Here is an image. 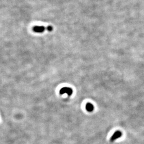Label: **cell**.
Listing matches in <instances>:
<instances>
[{
  "label": "cell",
  "instance_id": "obj_1",
  "mask_svg": "<svg viewBox=\"0 0 144 144\" xmlns=\"http://www.w3.org/2000/svg\"><path fill=\"white\" fill-rule=\"evenodd\" d=\"M60 95H63L64 93H66V94L68 95V96H71L73 93V90L71 88L64 87L60 89Z\"/></svg>",
  "mask_w": 144,
  "mask_h": 144
},
{
  "label": "cell",
  "instance_id": "obj_2",
  "mask_svg": "<svg viewBox=\"0 0 144 144\" xmlns=\"http://www.w3.org/2000/svg\"><path fill=\"white\" fill-rule=\"evenodd\" d=\"M122 136V133L120 131H116L115 133L113 134L111 138V141L114 142L115 140L118 139V138H120Z\"/></svg>",
  "mask_w": 144,
  "mask_h": 144
},
{
  "label": "cell",
  "instance_id": "obj_3",
  "mask_svg": "<svg viewBox=\"0 0 144 144\" xmlns=\"http://www.w3.org/2000/svg\"><path fill=\"white\" fill-rule=\"evenodd\" d=\"M46 28L44 26H36L34 27L33 28V31L36 33H41L44 32V31L46 29Z\"/></svg>",
  "mask_w": 144,
  "mask_h": 144
},
{
  "label": "cell",
  "instance_id": "obj_4",
  "mask_svg": "<svg viewBox=\"0 0 144 144\" xmlns=\"http://www.w3.org/2000/svg\"><path fill=\"white\" fill-rule=\"evenodd\" d=\"M85 108L88 112H91L94 110V106H93V105L90 103H87L85 106Z\"/></svg>",
  "mask_w": 144,
  "mask_h": 144
},
{
  "label": "cell",
  "instance_id": "obj_5",
  "mask_svg": "<svg viewBox=\"0 0 144 144\" xmlns=\"http://www.w3.org/2000/svg\"><path fill=\"white\" fill-rule=\"evenodd\" d=\"M46 29H47L49 32H51V31L53 30V28L52 26H48L46 27Z\"/></svg>",
  "mask_w": 144,
  "mask_h": 144
}]
</instances>
